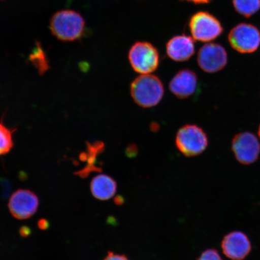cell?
Here are the masks:
<instances>
[{"instance_id":"cell-1","label":"cell","mask_w":260,"mask_h":260,"mask_svg":"<svg viewBox=\"0 0 260 260\" xmlns=\"http://www.w3.org/2000/svg\"><path fill=\"white\" fill-rule=\"evenodd\" d=\"M50 30L58 40L74 41L82 38L85 21L79 13L64 10L57 12L51 18Z\"/></svg>"},{"instance_id":"cell-21","label":"cell","mask_w":260,"mask_h":260,"mask_svg":"<svg viewBox=\"0 0 260 260\" xmlns=\"http://www.w3.org/2000/svg\"><path fill=\"white\" fill-rule=\"evenodd\" d=\"M31 230L30 228L28 226H22L19 230V234L22 237H28L30 235Z\"/></svg>"},{"instance_id":"cell-13","label":"cell","mask_w":260,"mask_h":260,"mask_svg":"<svg viewBox=\"0 0 260 260\" xmlns=\"http://www.w3.org/2000/svg\"><path fill=\"white\" fill-rule=\"evenodd\" d=\"M91 192L96 199L106 201L115 194L117 183L113 178L106 174H99L92 179L90 183Z\"/></svg>"},{"instance_id":"cell-16","label":"cell","mask_w":260,"mask_h":260,"mask_svg":"<svg viewBox=\"0 0 260 260\" xmlns=\"http://www.w3.org/2000/svg\"><path fill=\"white\" fill-rule=\"evenodd\" d=\"M13 146L12 132L0 122V156L9 153Z\"/></svg>"},{"instance_id":"cell-10","label":"cell","mask_w":260,"mask_h":260,"mask_svg":"<svg viewBox=\"0 0 260 260\" xmlns=\"http://www.w3.org/2000/svg\"><path fill=\"white\" fill-rule=\"evenodd\" d=\"M221 248L230 259L243 260L251 252L252 245L246 234L235 231L223 237Z\"/></svg>"},{"instance_id":"cell-18","label":"cell","mask_w":260,"mask_h":260,"mask_svg":"<svg viewBox=\"0 0 260 260\" xmlns=\"http://www.w3.org/2000/svg\"><path fill=\"white\" fill-rule=\"evenodd\" d=\"M0 183L2 187V196L3 198H7L11 194L12 186L11 182L7 178H0Z\"/></svg>"},{"instance_id":"cell-9","label":"cell","mask_w":260,"mask_h":260,"mask_svg":"<svg viewBox=\"0 0 260 260\" xmlns=\"http://www.w3.org/2000/svg\"><path fill=\"white\" fill-rule=\"evenodd\" d=\"M198 63L207 73H215L223 69L228 63L225 48L218 44L210 43L201 48L198 54Z\"/></svg>"},{"instance_id":"cell-20","label":"cell","mask_w":260,"mask_h":260,"mask_svg":"<svg viewBox=\"0 0 260 260\" xmlns=\"http://www.w3.org/2000/svg\"><path fill=\"white\" fill-rule=\"evenodd\" d=\"M38 225L42 230H47L49 227L48 221L45 219H41L38 221Z\"/></svg>"},{"instance_id":"cell-12","label":"cell","mask_w":260,"mask_h":260,"mask_svg":"<svg viewBox=\"0 0 260 260\" xmlns=\"http://www.w3.org/2000/svg\"><path fill=\"white\" fill-rule=\"evenodd\" d=\"M167 53L169 57L175 61H187L194 53L193 39L186 35L175 36L167 42Z\"/></svg>"},{"instance_id":"cell-22","label":"cell","mask_w":260,"mask_h":260,"mask_svg":"<svg viewBox=\"0 0 260 260\" xmlns=\"http://www.w3.org/2000/svg\"><path fill=\"white\" fill-rule=\"evenodd\" d=\"M181 1L192 3L195 5H204L208 4L213 0H181Z\"/></svg>"},{"instance_id":"cell-17","label":"cell","mask_w":260,"mask_h":260,"mask_svg":"<svg viewBox=\"0 0 260 260\" xmlns=\"http://www.w3.org/2000/svg\"><path fill=\"white\" fill-rule=\"evenodd\" d=\"M197 260H223L219 253L214 249H209L201 253Z\"/></svg>"},{"instance_id":"cell-23","label":"cell","mask_w":260,"mask_h":260,"mask_svg":"<svg viewBox=\"0 0 260 260\" xmlns=\"http://www.w3.org/2000/svg\"><path fill=\"white\" fill-rule=\"evenodd\" d=\"M258 133L259 138V139H260V125H259V128H258Z\"/></svg>"},{"instance_id":"cell-5","label":"cell","mask_w":260,"mask_h":260,"mask_svg":"<svg viewBox=\"0 0 260 260\" xmlns=\"http://www.w3.org/2000/svg\"><path fill=\"white\" fill-rule=\"evenodd\" d=\"M188 28L195 40L204 42L215 40L223 31L218 19L206 11L198 12L191 16Z\"/></svg>"},{"instance_id":"cell-15","label":"cell","mask_w":260,"mask_h":260,"mask_svg":"<svg viewBox=\"0 0 260 260\" xmlns=\"http://www.w3.org/2000/svg\"><path fill=\"white\" fill-rule=\"evenodd\" d=\"M236 11L245 17L249 18L260 9V0H233Z\"/></svg>"},{"instance_id":"cell-11","label":"cell","mask_w":260,"mask_h":260,"mask_svg":"<svg viewBox=\"0 0 260 260\" xmlns=\"http://www.w3.org/2000/svg\"><path fill=\"white\" fill-rule=\"evenodd\" d=\"M198 84V77L193 71L182 70L172 78L170 83V89L178 99H186L196 92Z\"/></svg>"},{"instance_id":"cell-14","label":"cell","mask_w":260,"mask_h":260,"mask_svg":"<svg viewBox=\"0 0 260 260\" xmlns=\"http://www.w3.org/2000/svg\"><path fill=\"white\" fill-rule=\"evenodd\" d=\"M103 145H102V143L90 146L89 149V152L90 155L89 156L88 159H87L89 161V164L83 170L78 171L77 172V175H79L81 178H84L88 177L91 172L101 171V168L97 167L95 164L96 156L98 154L100 153L103 150Z\"/></svg>"},{"instance_id":"cell-8","label":"cell","mask_w":260,"mask_h":260,"mask_svg":"<svg viewBox=\"0 0 260 260\" xmlns=\"http://www.w3.org/2000/svg\"><path fill=\"white\" fill-rule=\"evenodd\" d=\"M40 201L37 195L27 189H19L12 194L8 207L15 218L24 220L30 218L37 213Z\"/></svg>"},{"instance_id":"cell-2","label":"cell","mask_w":260,"mask_h":260,"mask_svg":"<svg viewBox=\"0 0 260 260\" xmlns=\"http://www.w3.org/2000/svg\"><path fill=\"white\" fill-rule=\"evenodd\" d=\"M131 95L137 105L144 108L157 105L164 95V87L154 75L142 74L131 84Z\"/></svg>"},{"instance_id":"cell-19","label":"cell","mask_w":260,"mask_h":260,"mask_svg":"<svg viewBox=\"0 0 260 260\" xmlns=\"http://www.w3.org/2000/svg\"><path fill=\"white\" fill-rule=\"evenodd\" d=\"M104 260H129L124 255H120L113 252H109Z\"/></svg>"},{"instance_id":"cell-6","label":"cell","mask_w":260,"mask_h":260,"mask_svg":"<svg viewBox=\"0 0 260 260\" xmlns=\"http://www.w3.org/2000/svg\"><path fill=\"white\" fill-rule=\"evenodd\" d=\"M231 46L242 54L252 53L260 45V31L255 25L241 23L235 26L229 32Z\"/></svg>"},{"instance_id":"cell-3","label":"cell","mask_w":260,"mask_h":260,"mask_svg":"<svg viewBox=\"0 0 260 260\" xmlns=\"http://www.w3.org/2000/svg\"><path fill=\"white\" fill-rule=\"evenodd\" d=\"M128 59L133 69L142 74L154 72L160 63L157 49L149 42H136L129 49Z\"/></svg>"},{"instance_id":"cell-4","label":"cell","mask_w":260,"mask_h":260,"mask_svg":"<svg viewBox=\"0 0 260 260\" xmlns=\"http://www.w3.org/2000/svg\"><path fill=\"white\" fill-rule=\"evenodd\" d=\"M175 144L182 154L186 157H194L206 150L209 141L206 133L200 126L186 125L178 130Z\"/></svg>"},{"instance_id":"cell-7","label":"cell","mask_w":260,"mask_h":260,"mask_svg":"<svg viewBox=\"0 0 260 260\" xmlns=\"http://www.w3.org/2000/svg\"><path fill=\"white\" fill-rule=\"evenodd\" d=\"M232 151L240 164L249 165L258 160L260 144L257 138L248 132L240 133L233 139Z\"/></svg>"}]
</instances>
